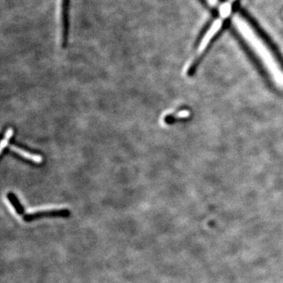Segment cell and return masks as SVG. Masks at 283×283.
Returning <instances> with one entry per match:
<instances>
[{"label":"cell","mask_w":283,"mask_h":283,"mask_svg":"<svg viewBox=\"0 0 283 283\" xmlns=\"http://www.w3.org/2000/svg\"><path fill=\"white\" fill-rule=\"evenodd\" d=\"M233 1H234V0H233Z\"/></svg>","instance_id":"obj_9"},{"label":"cell","mask_w":283,"mask_h":283,"mask_svg":"<svg viewBox=\"0 0 283 283\" xmlns=\"http://www.w3.org/2000/svg\"><path fill=\"white\" fill-rule=\"evenodd\" d=\"M70 0H62V10L64 11H70Z\"/></svg>","instance_id":"obj_7"},{"label":"cell","mask_w":283,"mask_h":283,"mask_svg":"<svg viewBox=\"0 0 283 283\" xmlns=\"http://www.w3.org/2000/svg\"><path fill=\"white\" fill-rule=\"evenodd\" d=\"M8 201L11 203V205L15 208V212H17L19 216H24L25 215V208L22 203L19 201V198L17 197L14 193L9 192L8 194Z\"/></svg>","instance_id":"obj_4"},{"label":"cell","mask_w":283,"mask_h":283,"mask_svg":"<svg viewBox=\"0 0 283 283\" xmlns=\"http://www.w3.org/2000/svg\"><path fill=\"white\" fill-rule=\"evenodd\" d=\"M11 150H13L15 153L19 154V155L22 156L24 158H26V159L30 160V161H34L36 163L42 162L43 159L41 156L37 155V154H30V153H28V152L25 151L24 150H22V149L17 147L15 146H11Z\"/></svg>","instance_id":"obj_3"},{"label":"cell","mask_w":283,"mask_h":283,"mask_svg":"<svg viewBox=\"0 0 283 283\" xmlns=\"http://www.w3.org/2000/svg\"><path fill=\"white\" fill-rule=\"evenodd\" d=\"M13 135L14 130L12 128H9L8 132H6L5 137H4V140L2 141V143H1V153H3L5 146L8 144V142H9L11 138L13 136Z\"/></svg>","instance_id":"obj_5"},{"label":"cell","mask_w":283,"mask_h":283,"mask_svg":"<svg viewBox=\"0 0 283 283\" xmlns=\"http://www.w3.org/2000/svg\"><path fill=\"white\" fill-rule=\"evenodd\" d=\"M231 11V6L229 4H224L219 8V14L223 18H226L230 15Z\"/></svg>","instance_id":"obj_6"},{"label":"cell","mask_w":283,"mask_h":283,"mask_svg":"<svg viewBox=\"0 0 283 283\" xmlns=\"http://www.w3.org/2000/svg\"><path fill=\"white\" fill-rule=\"evenodd\" d=\"M222 26H223V22L220 19H217L212 23V26L208 29V31L205 33V36L203 37L201 43H200L199 50L200 52H204L206 49L209 43L212 41V39L216 37L218 32L220 30Z\"/></svg>","instance_id":"obj_2"},{"label":"cell","mask_w":283,"mask_h":283,"mask_svg":"<svg viewBox=\"0 0 283 283\" xmlns=\"http://www.w3.org/2000/svg\"><path fill=\"white\" fill-rule=\"evenodd\" d=\"M207 1H208V4L212 6L216 5L218 2V0H207Z\"/></svg>","instance_id":"obj_8"},{"label":"cell","mask_w":283,"mask_h":283,"mask_svg":"<svg viewBox=\"0 0 283 283\" xmlns=\"http://www.w3.org/2000/svg\"><path fill=\"white\" fill-rule=\"evenodd\" d=\"M69 209H53V210L39 211L32 213L25 214L23 219L25 222H33L43 218H67L70 216Z\"/></svg>","instance_id":"obj_1"}]
</instances>
